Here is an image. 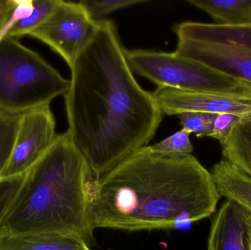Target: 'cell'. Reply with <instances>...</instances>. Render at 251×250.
Segmentation results:
<instances>
[{"label": "cell", "instance_id": "cell-1", "mask_svg": "<svg viewBox=\"0 0 251 250\" xmlns=\"http://www.w3.org/2000/svg\"><path fill=\"white\" fill-rule=\"evenodd\" d=\"M70 69L67 131L99 179L148 146L163 113L136 81L113 21L97 22Z\"/></svg>", "mask_w": 251, "mask_h": 250}, {"label": "cell", "instance_id": "cell-2", "mask_svg": "<svg viewBox=\"0 0 251 250\" xmlns=\"http://www.w3.org/2000/svg\"><path fill=\"white\" fill-rule=\"evenodd\" d=\"M221 198L194 156L167 158L146 146L94 179L90 223L94 231L174 230L215 214Z\"/></svg>", "mask_w": 251, "mask_h": 250}, {"label": "cell", "instance_id": "cell-3", "mask_svg": "<svg viewBox=\"0 0 251 250\" xmlns=\"http://www.w3.org/2000/svg\"><path fill=\"white\" fill-rule=\"evenodd\" d=\"M94 176L68 131L57 135L29 169L27 180L6 217L0 237L50 234L76 238L91 245V186Z\"/></svg>", "mask_w": 251, "mask_h": 250}, {"label": "cell", "instance_id": "cell-4", "mask_svg": "<svg viewBox=\"0 0 251 250\" xmlns=\"http://www.w3.org/2000/svg\"><path fill=\"white\" fill-rule=\"evenodd\" d=\"M70 84L19 39L0 40V110L24 113L50 106L67 93Z\"/></svg>", "mask_w": 251, "mask_h": 250}, {"label": "cell", "instance_id": "cell-5", "mask_svg": "<svg viewBox=\"0 0 251 250\" xmlns=\"http://www.w3.org/2000/svg\"><path fill=\"white\" fill-rule=\"evenodd\" d=\"M125 55L133 72L158 87L251 98V83L220 73L176 51L125 49Z\"/></svg>", "mask_w": 251, "mask_h": 250}, {"label": "cell", "instance_id": "cell-6", "mask_svg": "<svg viewBox=\"0 0 251 250\" xmlns=\"http://www.w3.org/2000/svg\"><path fill=\"white\" fill-rule=\"evenodd\" d=\"M97 28V22L79 3L59 0L48 19L28 36L47 44L71 68Z\"/></svg>", "mask_w": 251, "mask_h": 250}, {"label": "cell", "instance_id": "cell-7", "mask_svg": "<svg viewBox=\"0 0 251 250\" xmlns=\"http://www.w3.org/2000/svg\"><path fill=\"white\" fill-rule=\"evenodd\" d=\"M56 121L50 106L22 113L10 159L0 177L15 176L29 170L56 139Z\"/></svg>", "mask_w": 251, "mask_h": 250}, {"label": "cell", "instance_id": "cell-8", "mask_svg": "<svg viewBox=\"0 0 251 250\" xmlns=\"http://www.w3.org/2000/svg\"><path fill=\"white\" fill-rule=\"evenodd\" d=\"M152 96L162 113L178 115L184 113H229L251 116V98L208 92H192L168 87H158Z\"/></svg>", "mask_w": 251, "mask_h": 250}, {"label": "cell", "instance_id": "cell-9", "mask_svg": "<svg viewBox=\"0 0 251 250\" xmlns=\"http://www.w3.org/2000/svg\"><path fill=\"white\" fill-rule=\"evenodd\" d=\"M176 51L220 73L251 83V48L178 39Z\"/></svg>", "mask_w": 251, "mask_h": 250}, {"label": "cell", "instance_id": "cell-10", "mask_svg": "<svg viewBox=\"0 0 251 250\" xmlns=\"http://www.w3.org/2000/svg\"><path fill=\"white\" fill-rule=\"evenodd\" d=\"M206 250H251L243 208L235 203L226 200L215 212Z\"/></svg>", "mask_w": 251, "mask_h": 250}, {"label": "cell", "instance_id": "cell-11", "mask_svg": "<svg viewBox=\"0 0 251 250\" xmlns=\"http://www.w3.org/2000/svg\"><path fill=\"white\" fill-rule=\"evenodd\" d=\"M173 29L178 39L251 48V23L241 26H223L216 23L184 22L175 25Z\"/></svg>", "mask_w": 251, "mask_h": 250}, {"label": "cell", "instance_id": "cell-12", "mask_svg": "<svg viewBox=\"0 0 251 250\" xmlns=\"http://www.w3.org/2000/svg\"><path fill=\"white\" fill-rule=\"evenodd\" d=\"M218 193L251 214V177L226 160H221L210 171Z\"/></svg>", "mask_w": 251, "mask_h": 250}, {"label": "cell", "instance_id": "cell-13", "mask_svg": "<svg viewBox=\"0 0 251 250\" xmlns=\"http://www.w3.org/2000/svg\"><path fill=\"white\" fill-rule=\"evenodd\" d=\"M0 250H91L85 241L50 234L0 237Z\"/></svg>", "mask_w": 251, "mask_h": 250}, {"label": "cell", "instance_id": "cell-14", "mask_svg": "<svg viewBox=\"0 0 251 250\" xmlns=\"http://www.w3.org/2000/svg\"><path fill=\"white\" fill-rule=\"evenodd\" d=\"M203 10L216 24L241 26L251 23V0H187Z\"/></svg>", "mask_w": 251, "mask_h": 250}, {"label": "cell", "instance_id": "cell-15", "mask_svg": "<svg viewBox=\"0 0 251 250\" xmlns=\"http://www.w3.org/2000/svg\"><path fill=\"white\" fill-rule=\"evenodd\" d=\"M221 149L224 159L251 177V116L240 120Z\"/></svg>", "mask_w": 251, "mask_h": 250}, {"label": "cell", "instance_id": "cell-16", "mask_svg": "<svg viewBox=\"0 0 251 250\" xmlns=\"http://www.w3.org/2000/svg\"><path fill=\"white\" fill-rule=\"evenodd\" d=\"M58 2L59 0H33L32 13L26 19L15 23L3 38L20 39L22 37L29 35L48 19Z\"/></svg>", "mask_w": 251, "mask_h": 250}, {"label": "cell", "instance_id": "cell-17", "mask_svg": "<svg viewBox=\"0 0 251 250\" xmlns=\"http://www.w3.org/2000/svg\"><path fill=\"white\" fill-rule=\"evenodd\" d=\"M28 173L29 170L15 176L0 177V230L23 190Z\"/></svg>", "mask_w": 251, "mask_h": 250}, {"label": "cell", "instance_id": "cell-18", "mask_svg": "<svg viewBox=\"0 0 251 250\" xmlns=\"http://www.w3.org/2000/svg\"><path fill=\"white\" fill-rule=\"evenodd\" d=\"M22 113L0 110V173L10 159L16 141Z\"/></svg>", "mask_w": 251, "mask_h": 250}, {"label": "cell", "instance_id": "cell-19", "mask_svg": "<svg viewBox=\"0 0 251 250\" xmlns=\"http://www.w3.org/2000/svg\"><path fill=\"white\" fill-rule=\"evenodd\" d=\"M190 132L182 129L159 143L148 146V148L152 154L167 158H178L191 155L193 147L190 142Z\"/></svg>", "mask_w": 251, "mask_h": 250}, {"label": "cell", "instance_id": "cell-20", "mask_svg": "<svg viewBox=\"0 0 251 250\" xmlns=\"http://www.w3.org/2000/svg\"><path fill=\"white\" fill-rule=\"evenodd\" d=\"M146 0H82L79 4L88 12L91 19L95 22L104 20L110 13L135 4L146 2Z\"/></svg>", "mask_w": 251, "mask_h": 250}, {"label": "cell", "instance_id": "cell-21", "mask_svg": "<svg viewBox=\"0 0 251 250\" xmlns=\"http://www.w3.org/2000/svg\"><path fill=\"white\" fill-rule=\"evenodd\" d=\"M183 129L196 134L198 138L209 137L216 114L191 112L178 114Z\"/></svg>", "mask_w": 251, "mask_h": 250}, {"label": "cell", "instance_id": "cell-22", "mask_svg": "<svg viewBox=\"0 0 251 250\" xmlns=\"http://www.w3.org/2000/svg\"><path fill=\"white\" fill-rule=\"evenodd\" d=\"M243 117H244L229 113L216 114L212 126V133L209 137L218 140L221 146H222L228 139L234 128L240 123Z\"/></svg>", "mask_w": 251, "mask_h": 250}, {"label": "cell", "instance_id": "cell-23", "mask_svg": "<svg viewBox=\"0 0 251 250\" xmlns=\"http://www.w3.org/2000/svg\"><path fill=\"white\" fill-rule=\"evenodd\" d=\"M16 7V0H0V40L5 34Z\"/></svg>", "mask_w": 251, "mask_h": 250}, {"label": "cell", "instance_id": "cell-24", "mask_svg": "<svg viewBox=\"0 0 251 250\" xmlns=\"http://www.w3.org/2000/svg\"><path fill=\"white\" fill-rule=\"evenodd\" d=\"M243 214H244L245 220L247 223L248 229H249V242H250V248L251 250V214L248 212L246 210L243 209Z\"/></svg>", "mask_w": 251, "mask_h": 250}, {"label": "cell", "instance_id": "cell-25", "mask_svg": "<svg viewBox=\"0 0 251 250\" xmlns=\"http://www.w3.org/2000/svg\"></svg>", "mask_w": 251, "mask_h": 250}]
</instances>
